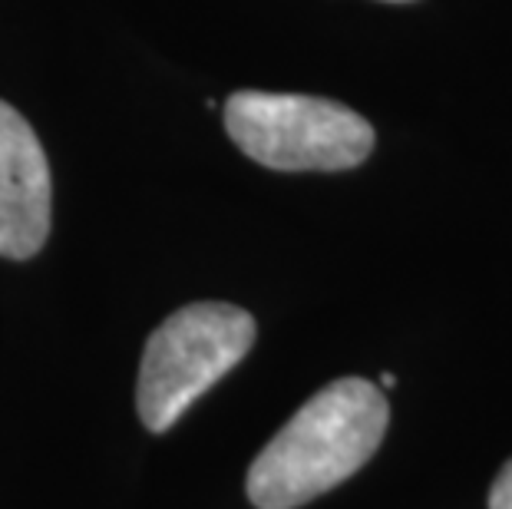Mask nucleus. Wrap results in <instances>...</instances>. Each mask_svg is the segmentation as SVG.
<instances>
[{
  "instance_id": "4",
  "label": "nucleus",
  "mask_w": 512,
  "mask_h": 509,
  "mask_svg": "<svg viewBox=\"0 0 512 509\" xmlns=\"http://www.w3.org/2000/svg\"><path fill=\"white\" fill-rule=\"evenodd\" d=\"M53 182L34 126L0 100V258L27 262L50 235Z\"/></svg>"
},
{
  "instance_id": "1",
  "label": "nucleus",
  "mask_w": 512,
  "mask_h": 509,
  "mask_svg": "<svg viewBox=\"0 0 512 509\" xmlns=\"http://www.w3.org/2000/svg\"><path fill=\"white\" fill-rule=\"evenodd\" d=\"M390 424V404L364 377H341L294 414L248 470L258 509H298L318 500L374 457Z\"/></svg>"
},
{
  "instance_id": "5",
  "label": "nucleus",
  "mask_w": 512,
  "mask_h": 509,
  "mask_svg": "<svg viewBox=\"0 0 512 509\" xmlns=\"http://www.w3.org/2000/svg\"><path fill=\"white\" fill-rule=\"evenodd\" d=\"M489 509H512V460L499 470L493 490H489Z\"/></svg>"
},
{
  "instance_id": "2",
  "label": "nucleus",
  "mask_w": 512,
  "mask_h": 509,
  "mask_svg": "<svg viewBox=\"0 0 512 509\" xmlns=\"http://www.w3.org/2000/svg\"><path fill=\"white\" fill-rule=\"evenodd\" d=\"M255 318L225 301H195L149 334L136 381L139 420L166 433L255 344Z\"/></svg>"
},
{
  "instance_id": "3",
  "label": "nucleus",
  "mask_w": 512,
  "mask_h": 509,
  "mask_svg": "<svg viewBox=\"0 0 512 509\" xmlns=\"http://www.w3.org/2000/svg\"><path fill=\"white\" fill-rule=\"evenodd\" d=\"M225 129L248 159L278 172H341L374 153V126L321 96L242 90L228 96Z\"/></svg>"
}]
</instances>
